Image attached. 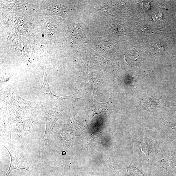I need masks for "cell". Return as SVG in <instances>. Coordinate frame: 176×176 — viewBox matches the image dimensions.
<instances>
[{
	"instance_id": "6da1fadb",
	"label": "cell",
	"mask_w": 176,
	"mask_h": 176,
	"mask_svg": "<svg viewBox=\"0 0 176 176\" xmlns=\"http://www.w3.org/2000/svg\"><path fill=\"white\" fill-rule=\"evenodd\" d=\"M41 107L46 124L45 131L43 137L42 142L44 145L47 146L49 144L50 141L51 135L53 128L66 108L54 107L44 104H42Z\"/></svg>"
},
{
	"instance_id": "3957f363",
	"label": "cell",
	"mask_w": 176,
	"mask_h": 176,
	"mask_svg": "<svg viewBox=\"0 0 176 176\" xmlns=\"http://www.w3.org/2000/svg\"><path fill=\"white\" fill-rule=\"evenodd\" d=\"M1 98L7 105L18 110H23L29 107L31 104L30 102L23 100L15 95L13 90L8 89L5 91L2 94Z\"/></svg>"
},
{
	"instance_id": "7a4b0ae2",
	"label": "cell",
	"mask_w": 176,
	"mask_h": 176,
	"mask_svg": "<svg viewBox=\"0 0 176 176\" xmlns=\"http://www.w3.org/2000/svg\"><path fill=\"white\" fill-rule=\"evenodd\" d=\"M2 144L7 150L11 158L10 167L4 176H9L12 172L18 169H25L29 172L33 170L32 165L22 159L14 151L10 143H3Z\"/></svg>"
},
{
	"instance_id": "277c9868",
	"label": "cell",
	"mask_w": 176,
	"mask_h": 176,
	"mask_svg": "<svg viewBox=\"0 0 176 176\" xmlns=\"http://www.w3.org/2000/svg\"><path fill=\"white\" fill-rule=\"evenodd\" d=\"M167 102L156 98L153 96L143 98L139 104L145 110H159L169 106Z\"/></svg>"
},
{
	"instance_id": "5b68a950",
	"label": "cell",
	"mask_w": 176,
	"mask_h": 176,
	"mask_svg": "<svg viewBox=\"0 0 176 176\" xmlns=\"http://www.w3.org/2000/svg\"><path fill=\"white\" fill-rule=\"evenodd\" d=\"M48 72L46 70H43L44 80L43 84L41 87L42 90L46 98L51 100H62L63 99H69L72 96V95H70L67 96H56L52 93L50 87L47 81V76L48 74Z\"/></svg>"
},
{
	"instance_id": "8992f818",
	"label": "cell",
	"mask_w": 176,
	"mask_h": 176,
	"mask_svg": "<svg viewBox=\"0 0 176 176\" xmlns=\"http://www.w3.org/2000/svg\"><path fill=\"white\" fill-rule=\"evenodd\" d=\"M150 49L151 52L157 55L161 54L164 50L163 45L160 43L154 44L151 46Z\"/></svg>"
},
{
	"instance_id": "52a82bcc",
	"label": "cell",
	"mask_w": 176,
	"mask_h": 176,
	"mask_svg": "<svg viewBox=\"0 0 176 176\" xmlns=\"http://www.w3.org/2000/svg\"><path fill=\"white\" fill-rule=\"evenodd\" d=\"M160 13H159L158 14H157V15H153V16L152 18L153 19V20H157L158 21L159 20H160L162 19V17H159V16L160 15Z\"/></svg>"
}]
</instances>
